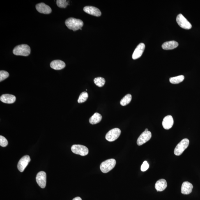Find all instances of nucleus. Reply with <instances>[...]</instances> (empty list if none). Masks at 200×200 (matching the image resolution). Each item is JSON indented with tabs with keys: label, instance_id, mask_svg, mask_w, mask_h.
Returning <instances> with one entry per match:
<instances>
[{
	"label": "nucleus",
	"instance_id": "obj_1",
	"mask_svg": "<svg viewBox=\"0 0 200 200\" xmlns=\"http://www.w3.org/2000/svg\"><path fill=\"white\" fill-rule=\"evenodd\" d=\"M65 24L68 29L75 31L81 29L84 25V22L81 19L70 17L66 20Z\"/></svg>",
	"mask_w": 200,
	"mask_h": 200
},
{
	"label": "nucleus",
	"instance_id": "obj_2",
	"mask_svg": "<svg viewBox=\"0 0 200 200\" xmlns=\"http://www.w3.org/2000/svg\"><path fill=\"white\" fill-rule=\"evenodd\" d=\"M31 48L26 44L19 45L14 48L13 54L17 56H27L31 54Z\"/></svg>",
	"mask_w": 200,
	"mask_h": 200
},
{
	"label": "nucleus",
	"instance_id": "obj_3",
	"mask_svg": "<svg viewBox=\"0 0 200 200\" xmlns=\"http://www.w3.org/2000/svg\"><path fill=\"white\" fill-rule=\"evenodd\" d=\"M116 161L114 159H108L102 163L100 166V170L104 173L109 172L115 167Z\"/></svg>",
	"mask_w": 200,
	"mask_h": 200
},
{
	"label": "nucleus",
	"instance_id": "obj_4",
	"mask_svg": "<svg viewBox=\"0 0 200 200\" xmlns=\"http://www.w3.org/2000/svg\"><path fill=\"white\" fill-rule=\"evenodd\" d=\"M189 141L188 139L185 138L182 140L177 145L175 149L174 153L175 155L180 156L182 154L185 150L188 147Z\"/></svg>",
	"mask_w": 200,
	"mask_h": 200
},
{
	"label": "nucleus",
	"instance_id": "obj_5",
	"mask_svg": "<svg viewBox=\"0 0 200 200\" xmlns=\"http://www.w3.org/2000/svg\"><path fill=\"white\" fill-rule=\"evenodd\" d=\"M71 150L76 154L82 156L87 155L89 153V150L86 146L80 145H74L72 146Z\"/></svg>",
	"mask_w": 200,
	"mask_h": 200
},
{
	"label": "nucleus",
	"instance_id": "obj_6",
	"mask_svg": "<svg viewBox=\"0 0 200 200\" xmlns=\"http://www.w3.org/2000/svg\"><path fill=\"white\" fill-rule=\"evenodd\" d=\"M176 20L179 25L183 29H190L192 27V25L182 14H179Z\"/></svg>",
	"mask_w": 200,
	"mask_h": 200
},
{
	"label": "nucleus",
	"instance_id": "obj_7",
	"mask_svg": "<svg viewBox=\"0 0 200 200\" xmlns=\"http://www.w3.org/2000/svg\"><path fill=\"white\" fill-rule=\"evenodd\" d=\"M121 132L119 129H113L107 133L105 136V138L109 142L114 141L119 137Z\"/></svg>",
	"mask_w": 200,
	"mask_h": 200
},
{
	"label": "nucleus",
	"instance_id": "obj_8",
	"mask_svg": "<svg viewBox=\"0 0 200 200\" xmlns=\"http://www.w3.org/2000/svg\"><path fill=\"white\" fill-rule=\"evenodd\" d=\"M36 181L39 186L42 188H44L47 183V174L44 171H40L37 174Z\"/></svg>",
	"mask_w": 200,
	"mask_h": 200
},
{
	"label": "nucleus",
	"instance_id": "obj_9",
	"mask_svg": "<svg viewBox=\"0 0 200 200\" xmlns=\"http://www.w3.org/2000/svg\"><path fill=\"white\" fill-rule=\"evenodd\" d=\"M30 161L31 158L29 155H26L22 157L17 164V167L19 171L21 172H23Z\"/></svg>",
	"mask_w": 200,
	"mask_h": 200
},
{
	"label": "nucleus",
	"instance_id": "obj_10",
	"mask_svg": "<svg viewBox=\"0 0 200 200\" xmlns=\"http://www.w3.org/2000/svg\"><path fill=\"white\" fill-rule=\"evenodd\" d=\"M151 137L152 134L151 132L149 131L147 132H143L137 140V145L139 146L142 145L149 141L151 139Z\"/></svg>",
	"mask_w": 200,
	"mask_h": 200
},
{
	"label": "nucleus",
	"instance_id": "obj_11",
	"mask_svg": "<svg viewBox=\"0 0 200 200\" xmlns=\"http://www.w3.org/2000/svg\"><path fill=\"white\" fill-rule=\"evenodd\" d=\"M145 47V46L144 43H141L139 44L132 54V59L135 60L140 58L144 52Z\"/></svg>",
	"mask_w": 200,
	"mask_h": 200
},
{
	"label": "nucleus",
	"instance_id": "obj_12",
	"mask_svg": "<svg viewBox=\"0 0 200 200\" xmlns=\"http://www.w3.org/2000/svg\"><path fill=\"white\" fill-rule=\"evenodd\" d=\"M84 10L87 13L95 17H99L101 15V12L96 7L92 6H86L84 8Z\"/></svg>",
	"mask_w": 200,
	"mask_h": 200
},
{
	"label": "nucleus",
	"instance_id": "obj_13",
	"mask_svg": "<svg viewBox=\"0 0 200 200\" xmlns=\"http://www.w3.org/2000/svg\"><path fill=\"white\" fill-rule=\"evenodd\" d=\"M36 8L37 11L41 13L49 14L52 12V9L50 7L43 3L37 4Z\"/></svg>",
	"mask_w": 200,
	"mask_h": 200
},
{
	"label": "nucleus",
	"instance_id": "obj_14",
	"mask_svg": "<svg viewBox=\"0 0 200 200\" xmlns=\"http://www.w3.org/2000/svg\"><path fill=\"white\" fill-rule=\"evenodd\" d=\"M173 123H174V121L172 116L171 115H168L164 118L162 124L164 129L168 130L172 127Z\"/></svg>",
	"mask_w": 200,
	"mask_h": 200
},
{
	"label": "nucleus",
	"instance_id": "obj_15",
	"mask_svg": "<svg viewBox=\"0 0 200 200\" xmlns=\"http://www.w3.org/2000/svg\"><path fill=\"white\" fill-rule=\"evenodd\" d=\"M66 64L63 61L59 60H54L50 63V66L51 68L56 70H61L64 68Z\"/></svg>",
	"mask_w": 200,
	"mask_h": 200
},
{
	"label": "nucleus",
	"instance_id": "obj_16",
	"mask_svg": "<svg viewBox=\"0 0 200 200\" xmlns=\"http://www.w3.org/2000/svg\"><path fill=\"white\" fill-rule=\"evenodd\" d=\"M193 188L192 183L188 182H185L182 183L181 187V193L184 194H188L191 193Z\"/></svg>",
	"mask_w": 200,
	"mask_h": 200
},
{
	"label": "nucleus",
	"instance_id": "obj_17",
	"mask_svg": "<svg viewBox=\"0 0 200 200\" xmlns=\"http://www.w3.org/2000/svg\"><path fill=\"white\" fill-rule=\"evenodd\" d=\"M16 97L15 96L9 94L3 95L0 98L1 101L5 104H11L15 102Z\"/></svg>",
	"mask_w": 200,
	"mask_h": 200
},
{
	"label": "nucleus",
	"instance_id": "obj_18",
	"mask_svg": "<svg viewBox=\"0 0 200 200\" xmlns=\"http://www.w3.org/2000/svg\"><path fill=\"white\" fill-rule=\"evenodd\" d=\"M179 44L177 42L174 41H170L164 42L162 45V48L164 50H168L176 48L178 47Z\"/></svg>",
	"mask_w": 200,
	"mask_h": 200
},
{
	"label": "nucleus",
	"instance_id": "obj_19",
	"mask_svg": "<svg viewBox=\"0 0 200 200\" xmlns=\"http://www.w3.org/2000/svg\"><path fill=\"white\" fill-rule=\"evenodd\" d=\"M167 187V182L164 179L158 180L155 185V188L157 192H162L164 191Z\"/></svg>",
	"mask_w": 200,
	"mask_h": 200
},
{
	"label": "nucleus",
	"instance_id": "obj_20",
	"mask_svg": "<svg viewBox=\"0 0 200 200\" xmlns=\"http://www.w3.org/2000/svg\"><path fill=\"white\" fill-rule=\"evenodd\" d=\"M102 119V116L98 113H95L90 118L89 121L92 125L100 123Z\"/></svg>",
	"mask_w": 200,
	"mask_h": 200
},
{
	"label": "nucleus",
	"instance_id": "obj_21",
	"mask_svg": "<svg viewBox=\"0 0 200 200\" xmlns=\"http://www.w3.org/2000/svg\"><path fill=\"white\" fill-rule=\"evenodd\" d=\"M184 76L183 75H179L177 77H172L169 79V81L172 84H178L181 82L184 79Z\"/></svg>",
	"mask_w": 200,
	"mask_h": 200
},
{
	"label": "nucleus",
	"instance_id": "obj_22",
	"mask_svg": "<svg viewBox=\"0 0 200 200\" xmlns=\"http://www.w3.org/2000/svg\"><path fill=\"white\" fill-rule=\"evenodd\" d=\"M132 98V95L130 94H128L125 95L122 99L121 101H120V104L123 106H126L130 103L131 101Z\"/></svg>",
	"mask_w": 200,
	"mask_h": 200
},
{
	"label": "nucleus",
	"instance_id": "obj_23",
	"mask_svg": "<svg viewBox=\"0 0 200 200\" xmlns=\"http://www.w3.org/2000/svg\"><path fill=\"white\" fill-rule=\"evenodd\" d=\"M94 82L99 87L103 86L105 83V80L102 77H97L94 79Z\"/></svg>",
	"mask_w": 200,
	"mask_h": 200
},
{
	"label": "nucleus",
	"instance_id": "obj_24",
	"mask_svg": "<svg viewBox=\"0 0 200 200\" xmlns=\"http://www.w3.org/2000/svg\"><path fill=\"white\" fill-rule=\"evenodd\" d=\"M88 98V94L86 92H83L80 95L77 102L79 103H83L86 101Z\"/></svg>",
	"mask_w": 200,
	"mask_h": 200
},
{
	"label": "nucleus",
	"instance_id": "obj_25",
	"mask_svg": "<svg viewBox=\"0 0 200 200\" xmlns=\"http://www.w3.org/2000/svg\"><path fill=\"white\" fill-rule=\"evenodd\" d=\"M56 4L60 8H65L68 6V3L66 0H57Z\"/></svg>",
	"mask_w": 200,
	"mask_h": 200
},
{
	"label": "nucleus",
	"instance_id": "obj_26",
	"mask_svg": "<svg viewBox=\"0 0 200 200\" xmlns=\"http://www.w3.org/2000/svg\"><path fill=\"white\" fill-rule=\"evenodd\" d=\"M9 76V74L8 72L5 70H1L0 71V82L4 80Z\"/></svg>",
	"mask_w": 200,
	"mask_h": 200
},
{
	"label": "nucleus",
	"instance_id": "obj_27",
	"mask_svg": "<svg viewBox=\"0 0 200 200\" xmlns=\"http://www.w3.org/2000/svg\"><path fill=\"white\" fill-rule=\"evenodd\" d=\"M8 145V141L6 138L2 136H0V145L3 147H5Z\"/></svg>",
	"mask_w": 200,
	"mask_h": 200
},
{
	"label": "nucleus",
	"instance_id": "obj_28",
	"mask_svg": "<svg viewBox=\"0 0 200 200\" xmlns=\"http://www.w3.org/2000/svg\"><path fill=\"white\" fill-rule=\"evenodd\" d=\"M149 168V164L146 161H145L143 162L142 165L141 166V170L142 172L146 171Z\"/></svg>",
	"mask_w": 200,
	"mask_h": 200
},
{
	"label": "nucleus",
	"instance_id": "obj_29",
	"mask_svg": "<svg viewBox=\"0 0 200 200\" xmlns=\"http://www.w3.org/2000/svg\"><path fill=\"white\" fill-rule=\"evenodd\" d=\"M72 200H82V199L80 197H77L74 198V199Z\"/></svg>",
	"mask_w": 200,
	"mask_h": 200
},
{
	"label": "nucleus",
	"instance_id": "obj_30",
	"mask_svg": "<svg viewBox=\"0 0 200 200\" xmlns=\"http://www.w3.org/2000/svg\"><path fill=\"white\" fill-rule=\"evenodd\" d=\"M148 131L149 130H148V129H146V130H145V131L147 132V131Z\"/></svg>",
	"mask_w": 200,
	"mask_h": 200
}]
</instances>
